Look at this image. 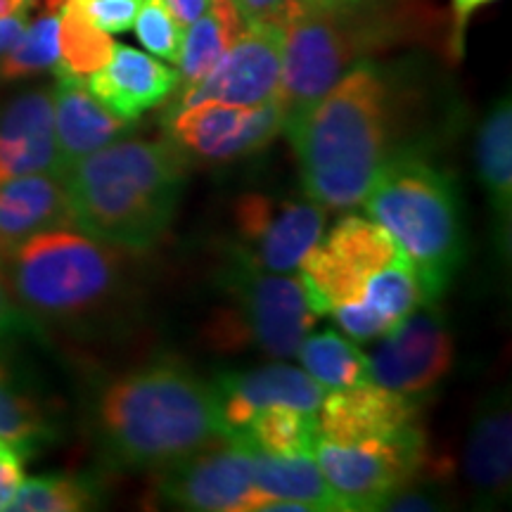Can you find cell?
I'll return each mask as SVG.
<instances>
[{"label":"cell","mask_w":512,"mask_h":512,"mask_svg":"<svg viewBox=\"0 0 512 512\" xmlns=\"http://www.w3.org/2000/svg\"><path fill=\"white\" fill-rule=\"evenodd\" d=\"M392 88L375 64L358 62L287 133L309 200L325 211L358 207L392 150Z\"/></svg>","instance_id":"6da1fadb"},{"label":"cell","mask_w":512,"mask_h":512,"mask_svg":"<svg viewBox=\"0 0 512 512\" xmlns=\"http://www.w3.org/2000/svg\"><path fill=\"white\" fill-rule=\"evenodd\" d=\"M185 157L171 143L119 138L62 176L74 226L124 252L155 247L174 221Z\"/></svg>","instance_id":"7a4b0ae2"},{"label":"cell","mask_w":512,"mask_h":512,"mask_svg":"<svg viewBox=\"0 0 512 512\" xmlns=\"http://www.w3.org/2000/svg\"><path fill=\"white\" fill-rule=\"evenodd\" d=\"M95 425L114 463L159 472L223 441L209 384L178 363H152L105 387Z\"/></svg>","instance_id":"3957f363"},{"label":"cell","mask_w":512,"mask_h":512,"mask_svg":"<svg viewBox=\"0 0 512 512\" xmlns=\"http://www.w3.org/2000/svg\"><path fill=\"white\" fill-rule=\"evenodd\" d=\"M124 249L76 226L43 230L0 261L17 309L55 328H86L124 294Z\"/></svg>","instance_id":"277c9868"},{"label":"cell","mask_w":512,"mask_h":512,"mask_svg":"<svg viewBox=\"0 0 512 512\" xmlns=\"http://www.w3.org/2000/svg\"><path fill=\"white\" fill-rule=\"evenodd\" d=\"M361 207L392 235L418 275L427 302L437 304L465 254L458 185L418 152L396 150Z\"/></svg>","instance_id":"5b68a950"},{"label":"cell","mask_w":512,"mask_h":512,"mask_svg":"<svg viewBox=\"0 0 512 512\" xmlns=\"http://www.w3.org/2000/svg\"><path fill=\"white\" fill-rule=\"evenodd\" d=\"M384 5L387 0L354 5L302 0L287 15L283 74L275 95L285 136L351 67L389 41L394 24L382 15Z\"/></svg>","instance_id":"8992f818"},{"label":"cell","mask_w":512,"mask_h":512,"mask_svg":"<svg viewBox=\"0 0 512 512\" xmlns=\"http://www.w3.org/2000/svg\"><path fill=\"white\" fill-rule=\"evenodd\" d=\"M226 306L209 318L204 339L223 354L256 349L290 358L309 335L316 313L309 309L299 275L254 271L235 261L223 275Z\"/></svg>","instance_id":"52a82bcc"},{"label":"cell","mask_w":512,"mask_h":512,"mask_svg":"<svg viewBox=\"0 0 512 512\" xmlns=\"http://www.w3.org/2000/svg\"><path fill=\"white\" fill-rule=\"evenodd\" d=\"M401 254L380 223L354 214L342 216L299 264L309 309L316 316H330L339 306L361 302L370 278Z\"/></svg>","instance_id":"ba28073f"},{"label":"cell","mask_w":512,"mask_h":512,"mask_svg":"<svg viewBox=\"0 0 512 512\" xmlns=\"http://www.w3.org/2000/svg\"><path fill=\"white\" fill-rule=\"evenodd\" d=\"M325 211L313 200L242 195L233 211L235 259L264 273L292 275L325 230Z\"/></svg>","instance_id":"9c48e42d"},{"label":"cell","mask_w":512,"mask_h":512,"mask_svg":"<svg viewBox=\"0 0 512 512\" xmlns=\"http://www.w3.org/2000/svg\"><path fill=\"white\" fill-rule=\"evenodd\" d=\"M164 126L185 159L226 164L256 155L283 133V112L275 100L254 107L202 100L166 114Z\"/></svg>","instance_id":"30bf717a"},{"label":"cell","mask_w":512,"mask_h":512,"mask_svg":"<svg viewBox=\"0 0 512 512\" xmlns=\"http://www.w3.org/2000/svg\"><path fill=\"white\" fill-rule=\"evenodd\" d=\"M155 489L174 508L200 512H256L271 501L254 484L247 448L226 439L159 470Z\"/></svg>","instance_id":"8fae6325"},{"label":"cell","mask_w":512,"mask_h":512,"mask_svg":"<svg viewBox=\"0 0 512 512\" xmlns=\"http://www.w3.org/2000/svg\"><path fill=\"white\" fill-rule=\"evenodd\" d=\"M316 463L344 510H382L430 458L427 437L403 444H335L320 439Z\"/></svg>","instance_id":"7c38bea8"},{"label":"cell","mask_w":512,"mask_h":512,"mask_svg":"<svg viewBox=\"0 0 512 512\" xmlns=\"http://www.w3.org/2000/svg\"><path fill=\"white\" fill-rule=\"evenodd\" d=\"M370 358L373 382L418 401L448 375L453 366V339L432 302L380 337Z\"/></svg>","instance_id":"4fadbf2b"},{"label":"cell","mask_w":512,"mask_h":512,"mask_svg":"<svg viewBox=\"0 0 512 512\" xmlns=\"http://www.w3.org/2000/svg\"><path fill=\"white\" fill-rule=\"evenodd\" d=\"M283 41V22L247 24L242 36L211 69L207 79L171 102L169 112L202 100L240 107H254L275 100L280 88V74H283Z\"/></svg>","instance_id":"5bb4252c"},{"label":"cell","mask_w":512,"mask_h":512,"mask_svg":"<svg viewBox=\"0 0 512 512\" xmlns=\"http://www.w3.org/2000/svg\"><path fill=\"white\" fill-rule=\"evenodd\" d=\"M316 415L320 439L335 444H403L425 437L418 403L375 382L325 394Z\"/></svg>","instance_id":"9a60e30c"},{"label":"cell","mask_w":512,"mask_h":512,"mask_svg":"<svg viewBox=\"0 0 512 512\" xmlns=\"http://www.w3.org/2000/svg\"><path fill=\"white\" fill-rule=\"evenodd\" d=\"M214 394L223 439H238L249 420L273 406H290L318 413L325 389L306 373L292 366H266L249 373H228L209 384Z\"/></svg>","instance_id":"2e32d148"},{"label":"cell","mask_w":512,"mask_h":512,"mask_svg":"<svg viewBox=\"0 0 512 512\" xmlns=\"http://www.w3.org/2000/svg\"><path fill=\"white\" fill-rule=\"evenodd\" d=\"M465 482L477 508H501L512 482V411L508 392H494L479 403L463 456Z\"/></svg>","instance_id":"e0dca14e"},{"label":"cell","mask_w":512,"mask_h":512,"mask_svg":"<svg viewBox=\"0 0 512 512\" xmlns=\"http://www.w3.org/2000/svg\"><path fill=\"white\" fill-rule=\"evenodd\" d=\"M53 114H55V150L60 178L100 147L124 138L133 124L114 117L95 95L88 91L86 79L55 67Z\"/></svg>","instance_id":"ac0fdd59"},{"label":"cell","mask_w":512,"mask_h":512,"mask_svg":"<svg viewBox=\"0 0 512 512\" xmlns=\"http://www.w3.org/2000/svg\"><path fill=\"white\" fill-rule=\"evenodd\" d=\"M31 174H57L53 93H22L0 112V183Z\"/></svg>","instance_id":"d6986e66"},{"label":"cell","mask_w":512,"mask_h":512,"mask_svg":"<svg viewBox=\"0 0 512 512\" xmlns=\"http://www.w3.org/2000/svg\"><path fill=\"white\" fill-rule=\"evenodd\" d=\"M176 69L131 46L114 43L105 67L86 76V86L114 117L136 124L147 110L157 107L174 93Z\"/></svg>","instance_id":"ffe728a7"},{"label":"cell","mask_w":512,"mask_h":512,"mask_svg":"<svg viewBox=\"0 0 512 512\" xmlns=\"http://www.w3.org/2000/svg\"><path fill=\"white\" fill-rule=\"evenodd\" d=\"M74 226L60 176L31 174L0 183V261L43 230Z\"/></svg>","instance_id":"44dd1931"},{"label":"cell","mask_w":512,"mask_h":512,"mask_svg":"<svg viewBox=\"0 0 512 512\" xmlns=\"http://www.w3.org/2000/svg\"><path fill=\"white\" fill-rule=\"evenodd\" d=\"M245 29L247 24L235 0H209L207 10L185 29L174 100L207 79Z\"/></svg>","instance_id":"7402d4cb"},{"label":"cell","mask_w":512,"mask_h":512,"mask_svg":"<svg viewBox=\"0 0 512 512\" xmlns=\"http://www.w3.org/2000/svg\"><path fill=\"white\" fill-rule=\"evenodd\" d=\"M477 169L496 216L498 240H510L512 216V110L510 100H498L479 126Z\"/></svg>","instance_id":"603a6c76"},{"label":"cell","mask_w":512,"mask_h":512,"mask_svg":"<svg viewBox=\"0 0 512 512\" xmlns=\"http://www.w3.org/2000/svg\"><path fill=\"white\" fill-rule=\"evenodd\" d=\"M247 451L252 458L254 484L264 494L280 501L306 503L316 512L344 510L311 456H268L252 448Z\"/></svg>","instance_id":"cb8c5ba5"},{"label":"cell","mask_w":512,"mask_h":512,"mask_svg":"<svg viewBox=\"0 0 512 512\" xmlns=\"http://www.w3.org/2000/svg\"><path fill=\"white\" fill-rule=\"evenodd\" d=\"M3 347V344H0ZM55 427L43 403L0 351V441L29 456L53 439Z\"/></svg>","instance_id":"d4e9b609"},{"label":"cell","mask_w":512,"mask_h":512,"mask_svg":"<svg viewBox=\"0 0 512 512\" xmlns=\"http://www.w3.org/2000/svg\"><path fill=\"white\" fill-rule=\"evenodd\" d=\"M320 441L318 415L290 406H273L249 420L245 432L230 444H238L268 456H311Z\"/></svg>","instance_id":"484cf974"},{"label":"cell","mask_w":512,"mask_h":512,"mask_svg":"<svg viewBox=\"0 0 512 512\" xmlns=\"http://www.w3.org/2000/svg\"><path fill=\"white\" fill-rule=\"evenodd\" d=\"M302 356L304 370L325 392L349 389L356 384L373 382L370 358L335 330H323L318 335H306L297 351Z\"/></svg>","instance_id":"4316f807"},{"label":"cell","mask_w":512,"mask_h":512,"mask_svg":"<svg viewBox=\"0 0 512 512\" xmlns=\"http://www.w3.org/2000/svg\"><path fill=\"white\" fill-rule=\"evenodd\" d=\"M64 0H46V12L24 27L15 46L0 60V76L8 81L27 79L60 62V10Z\"/></svg>","instance_id":"83f0119b"},{"label":"cell","mask_w":512,"mask_h":512,"mask_svg":"<svg viewBox=\"0 0 512 512\" xmlns=\"http://www.w3.org/2000/svg\"><path fill=\"white\" fill-rule=\"evenodd\" d=\"M114 41L110 34L93 27L74 0H64L60 10V62L57 69L81 76H91L110 62Z\"/></svg>","instance_id":"f1b7e54d"},{"label":"cell","mask_w":512,"mask_h":512,"mask_svg":"<svg viewBox=\"0 0 512 512\" xmlns=\"http://www.w3.org/2000/svg\"><path fill=\"white\" fill-rule=\"evenodd\" d=\"M98 489L72 475H43L24 479L8 510L12 512H79L95 508Z\"/></svg>","instance_id":"f546056e"},{"label":"cell","mask_w":512,"mask_h":512,"mask_svg":"<svg viewBox=\"0 0 512 512\" xmlns=\"http://www.w3.org/2000/svg\"><path fill=\"white\" fill-rule=\"evenodd\" d=\"M451 465L444 458H427L415 475L384 503L382 510L425 512L444 510L451 503Z\"/></svg>","instance_id":"4dcf8cb0"},{"label":"cell","mask_w":512,"mask_h":512,"mask_svg":"<svg viewBox=\"0 0 512 512\" xmlns=\"http://www.w3.org/2000/svg\"><path fill=\"white\" fill-rule=\"evenodd\" d=\"M138 41L157 55L159 60L178 64L185 41V27L176 22L164 0H140V8L133 22Z\"/></svg>","instance_id":"1f68e13d"},{"label":"cell","mask_w":512,"mask_h":512,"mask_svg":"<svg viewBox=\"0 0 512 512\" xmlns=\"http://www.w3.org/2000/svg\"><path fill=\"white\" fill-rule=\"evenodd\" d=\"M83 17L105 34H124L133 29L140 0H74Z\"/></svg>","instance_id":"d6a6232c"},{"label":"cell","mask_w":512,"mask_h":512,"mask_svg":"<svg viewBox=\"0 0 512 512\" xmlns=\"http://www.w3.org/2000/svg\"><path fill=\"white\" fill-rule=\"evenodd\" d=\"M24 456L8 444L0 446V510H8L17 489L24 482Z\"/></svg>","instance_id":"836d02e7"},{"label":"cell","mask_w":512,"mask_h":512,"mask_svg":"<svg viewBox=\"0 0 512 512\" xmlns=\"http://www.w3.org/2000/svg\"><path fill=\"white\" fill-rule=\"evenodd\" d=\"M302 0H235L245 24L283 22Z\"/></svg>","instance_id":"e575fe53"},{"label":"cell","mask_w":512,"mask_h":512,"mask_svg":"<svg viewBox=\"0 0 512 512\" xmlns=\"http://www.w3.org/2000/svg\"><path fill=\"white\" fill-rule=\"evenodd\" d=\"M24 323H27V318L17 309L15 299L10 294L8 280H5L3 268H0V344H5L15 332L22 330Z\"/></svg>","instance_id":"d590c367"},{"label":"cell","mask_w":512,"mask_h":512,"mask_svg":"<svg viewBox=\"0 0 512 512\" xmlns=\"http://www.w3.org/2000/svg\"><path fill=\"white\" fill-rule=\"evenodd\" d=\"M164 3L166 8L171 10V15L176 17V22L188 29L190 24L207 10L209 0H164Z\"/></svg>","instance_id":"8d00e7d4"},{"label":"cell","mask_w":512,"mask_h":512,"mask_svg":"<svg viewBox=\"0 0 512 512\" xmlns=\"http://www.w3.org/2000/svg\"><path fill=\"white\" fill-rule=\"evenodd\" d=\"M24 27H27V15L0 17V55H5L15 46V41L22 36Z\"/></svg>","instance_id":"74e56055"},{"label":"cell","mask_w":512,"mask_h":512,"mask_svg":"<svg viewBox=\"0 0 512 512\" xmlns=\"http://www.w3.org/2000/svg\"><path fill=\"white\" fill-rule=\"evenodd\" d=\"M475 10H477L475 0H453V12H456V36H453V48H456V53H460V48H463L465 24Z\"/></svg>","instance_id":"f35d334b"},{"label":"cell","mask_w":512,"mask_h":512,"mask_svg":"<svg viewBox=\"0 0 512 512\" xmlns=\"http://www.w3.org/2000/svg\"><path fill=\"white\" fill-rule=\"evenodd\" d=\"M31 0H0V17L27 15Z\"/></svg>","instance_id":"ab89813d"},{"label":"cell","mask_w":512,"mask_h":512,"mask_svg":"<svg viewBox=\"0 0 512 512\" xmlns=\"http://www.w3.org/2000/svg\"><path fill=\"white\" fill-rule=\"evenodd\" d=\"M316 3H332V5H354V3H382V0H316Z\"/></svg>","instance_id":"60d3db41"},{"label":"cell","mask_w":512,"mask_h":512,"mask_svg":"<svg viewBox=\"0 0 512 512\" xmlns=\"http://www.w3.org/2000/svg\"><path fill=\"white\" fill-rule=\"evenodd\" d=\"M486 3H491V0H475V5L479 8V5H486Z\"/></svg>","instance_id":"b9f144b4"},{"label":"cell","mask_w":512,"mask_h":512,"mask_svg":"<svg viewBox=\"0 0 512 512\" xmlns=\"http://www.w3.org/2000/svg\"><path fill=\"white\" fill-rule=\"evenodd\" d=\"M5 444V441H0V446H3Z\"/></svg>","instance_id":"7bdbcfd3"}]
</instances>
